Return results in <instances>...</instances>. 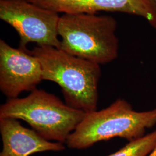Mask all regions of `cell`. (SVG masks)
<instances>
[{
    "instance_id": "cell-6",
    "label": "cell",
    "mask_w": 156,
    "mask_h": 156,
    "mask_svg": "<svg viewBox=\"0 0 156 156\" xmlns=\"http://www.w3.org/2000/svg\"><path fill=\"white\" fill-rule=\"evenodd\" d=\"M43 80L38 58L28 49L14 48L0 40V90L8 99L32 91Z\"/></svg>"
},
{
    "instance_id": "cell-7",
    "label": "cell",
    "mask_w": 156,
    "mask_h": 156,
    "mask_svg": "<svg viewBox=\"0 0 156 156\" xmlns=\"http://www.w3.org/2000/svg\"><path fill=\"white\" fill-rule=\"evenodd\" d=\"M44 8L62 14L118 12L142 17L156 30L154 0H27Z\"/></svg>"
},
{
    "instance_id": "cell-5",
    "label": "cell",
    "mask_w": 156,
    "mask_h": 156,
    "mask_svg": "<svg viewBox=\"0 0 156 156\" xmlns=\"http://www.w3.org/2000/svg\"><path fill=\"white\" fill-rule=\"evenodd\" d=\"M60 16L27 0H0V19L14 28L20 37V46L29 43L60 49L58 33Z\"/></svg>"
},
{
    "instance_id": "cell-2",
    "label": "cell",
    "mask_w": 156,
    "mask_h": 156,
    "mask_svg": "<svg viewBox=\"0 0 156 156\" xmlns=\"http://www.w3.org/2000/svg\"><path fill=\"white\" fill-rule=\"evenodd\" d=\"M156 125V109L136 111L127 101L119 98L100 111L85 113L66 140L68 147L83 149L97 142L120 137L128 141L145 135Z\"/></svg>"
},
{
    "instance_id": "cell-3",
    "label": "cell",
    "mask_w": 156,
    "mask_h": 156,
    "mask_svg": "<svg viewBox=\"0 0 156 156\" xmlns=\"http://www.w3.org/2000/svg\"><path fill=\"white\" fill-rule=\"evenodd\" d=\"M117 26L109 15L62 14L58 25L60 49L99 65L109 63L119 54Z\"/></svg>"
},
{
    "instance_id": "cell-4",
    "label": "cell",
    "mask_w": 156,
    "mask_h": 156,
    "mask_svg": "<svg viewBox=\"0 0 156 156\" xmlns=\"http://www.w3.org/2000/svg\"><path fill=\"white\" fill-rule=\"evenodd\" d=\"M85 113L68 106L56 95L37 89L24 98L8 99L0 107V119L22 120L46 140L62 144Z\"/></svg>"
},
{
    "instance_id": "cell-9",
    "label": "cell",
    "mask_w": 156,
    "mask_h": 156,
    "mask_svg": "<svg viewBox=\"0 0 156 156\" xmlns=\"http://www.w3.org/2000/svg\"><path fill=\"white\" fill-rule=\"evenodd\" d=\"M156 147V130L129 141L119 151L107 156H147Z\"/></svg>"
},
{
    "instance_id": "cell-11",
    "label": "cell",
    "mask_w": 156,
    "mask_h": 156,
    "mask_svg": "<svg viewBox=\"0 0 156 156\" xmlns=\"http://www.w3.org/2000/svg\"><path fill=\"white\" fill-rule=\"evenodd\" d=\"M154 2H155V3H156V0H154Z\"/></svg>"
},
{
    "instance_id": "cell-8",
    "label": "cell",
    "mask_w": 156,
    "mask_h": 156,
    "mask_svg": "<svg viewBox=\"0 0 156 156\" xmlns=\"http://www.w3.org/2000/svg\"><path fill=\"white\" fill-rule=\"evenodd\" d=\"M2 150L0 156H28L46 151H61L62 143L51 142L34 129L23 127L15 119H0Z\"/></svg>"
},
{
    "instance_id": "cell-1",
    "label": "cell",
    "mask_w": 156,
    "mask_h": 156,
    "mask_svg": "<svg viewBox=\"0 0 156 156\" xmlns=\"http://www.w3.org/2000/svg\"><path fill=\"white\" fill-rule=\"evenodd\" d=\"M29 52L39 60L43 80L59 85L68 106L86 113L97 110L100 65L49 46L37 45Z\"/></svg>"
},
{
    "instance_id": "cell-10",
    "label": "cell",
    "mask_w": 156,
    "mask_h": 156,
    "mask_svg": "<svg viewBox=\"0 0 156 156\" xmlns=\"http://www.w3.org/2000/svg\"><path fill=\"white\" fill-rule=\"evenodd\" d=\"M156 156V147L154 149V151H153L148 156Z\"/></svg>"
}]
</instances>
